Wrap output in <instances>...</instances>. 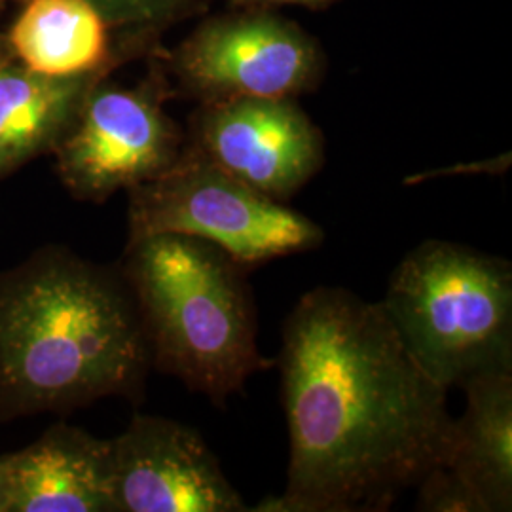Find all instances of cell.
<instances>
[{"mask_svg":"<svg viewBox=\"0 0 512 512\" xmlns=\"http://www.w3.org/2000/svg\"><path fill=\"white\" fill-rule=\"evenodd\" d=\"M285 492L251 511H387L446 463L448 389L404 348L380 304L340 287L304 294L283 325Z\"/></svg>","mask_w":512,"mask_h":512,"instance_id":"6da1fadb","label":"cell"},{"mask_svg":"<svg viewBox=\"0 0 512 512\" xmlns=\"http://www.w3.org/2000/svg\"><path fill=\"white\" fill-rule=\"evenodd\" d=\"M150 366L120 272L59 245L0 272V420L135 399Z\"/></svg>","mask_w":512,"mask_h":512,"instance_id":"7a4b0ae2","label":"cell"},{"mask_svg":"<svg viewBox=\"0 0 512 512\" xmlns=\"http://www.w3.org/2000/svg\"><path fill=\"white\" fill-rule=\"evenodd\" d=\"M120 274L147 338L150 363L222 404L266 370L247 268L183 234L129 238Z\"/></svg>","mask_w":512,"mask_h":512,"instance_id":"3957f363","label":"cell"},{"mask_svg":"<svg viewBox=\"0 0 512 512\" xmlns=\"http://www.w3.org/2000/svg\"><path fill=\"white\" fill-rule=\"evenodd\" d=\"M414 361L444 389L512 372V268L444 239L404 256L378 302Z\"/></svg>","mask_w":512,"mask_h":512,"instance_id":"277c9868","label":"cell"},{"mask_svg":"<svg viewBox=\"0 0 512 512\" xmlns=\"http://www.w3.org/2000/svg\"><path fill=\"white\" fill-rule=\"evenodd\" d=\"M128 200L129 238L203 239L247 270L317 249L325 239L310 217L234 179L188 145L162 175L128 190Z\"/></svg>","mask_w":512,"mask_h":512,"instance_id":"5b68a950","label":"cell"},{"mask_svg":"<svg viewBox=\"0 0 512 512\" xmlns=\"http://www.w3.org/2000/svg\"><path fill=\"white\" fill-rule=\"evenodd\" d=\"M183 137L156 84L122 88L99 80L52 156L78 202L103 203L162 175L183 152Z\"/></svg>","mask_w":512,"mask_h":512,"instance_id":"8992f818","label":"cell"},{"mask_svg":"<svg viewBox=\"0 0 512 512\" xmlns=\"http://www.w3.org/2000/svg\"><path fill=\"white\" fill-rule=\"evenodd\" d=\"M323 57L298 25L270 14L215 19L173 57L184 92L202 103L230 97H294L311 90Z\"/></svg>","mask_w":512,"mask_h":512,"instance_id":"52a82bcc","label":"cell"},{"mask_svg":"<svg viewBox=\"0 0 512 512\" xmlns=\"http://www.w3.org/2000/svg\"><path fill=\"white\" fill-rule=\"evenodd\" d=\"M188 147L234 179L287 203L325 164V141L293 97L202 103Z\"/></svg>","mask_w":512,"mask_h":512,"instance_id":"ba28073f","label":"cell"},{"mask_svg":"<svg viewBox=\"0 0 512 512\" xmlns=\"http://www.w3.org/2000/svg\"><path fill=\"white\" fill-rule=\"evenodd\" d=\"M116 512L251 511L198 431L137 414L110 439Z\"/></svg>","mask_w":512,"mask_h":512,"instance_id":"9c48e42d","label":"cell"},{"mask_svg":"<svg viewBox=\"0 0 512 512\" xmlns=\"http://www.w3.org/2000/svg\"><path fill=\"white\" fill-rule=\"evenodd\" d=\"M6 458V512H116L110 440L55 423Z\"/></svg>","mask_w":512,"mask_h":512,"instance_id":"30bf717a","label":"cell"},{"mask_svg":"<svg viewBox=\"0 0 512 512\" xmlns=\"http://www.w3.org/2000/svg\"><path fill=\"white\" fill-rule=\"evenodd\" d=\"M109 73L44 76L16 59L0 65V179L52 154L88 92Z\"/></svg>","mask_w":512,"mask_h":512,"instance_id":"8fae6325","label":"cell"},{"mask_svg":"<svg viewBox=\"0 0 512 512\" xmlns=\"http://www.w3.org/2000/svg\"><path fill=\"white\" fill-rule=\"evenodd\" d=\"M467 406L454 420L446 465L475 492L486 512L512 509V372L480 376L463 387Z\"/></svg>","mask_w":512,"mask_h":512,"instance_id":"7c38bea8","label":"cell"},{"mask_svg":"<svg viewBox=\"0 0 512 512\" xmlns=\"http://www.w3.org/2000/svg\"><path fill=\"white\" fill-rule=\"evenodd\" d=\"M110 25L86 0H23L6 33L14 59L44 76L110 71Z\"/></svg>","mask_w":512,"mask_h":512,"instance_id":"4fadbf2b","label":"cell"},{"mask_svg":"<svg viewBox=\"0 0 512 512\" xmlns=\"http://www.w3.org/2000/svg\"><path fill=\"white\" fill-rule=\"evenodd\" d=\"M110 29L154 31L183 16L188 0H86Z\"/></svg>","mask_w":512,"mask_h":512,"instance_id":"5bb4252c","label":"cell"},{"mask_svg":"<svg viewBox=\"0 0 512 512\" xmlns=\"http://www.w3.org/2000/svg\"><path fill=\"white\" fill-rule=\"evenodd\" d=\"M416 488V511L486 512L475 492L446 463L425 473Z\"/></svg>","mask_w":512,"mask_h":512,"instance_id":"9a60e30c","label":"cell"},{"mask_svg":"<svg viewBox=\"0 0 512 512\" xmlns=\"http://www.w3.org/2000/svg\"><path fill=\"white\" fill-rule=\"evenodd\" d=\"M6 486H8L6 458L0 456V512H6Z\"/></svg>","mask_w":512,"mask_h":512,"instance_id":"2e32d148","label":"cell"},{"mask_svg":"<svg viewBox=\"0 0 512 512\" xmlns=\"http://www.w3.org/2000/svg\"><path fill=\"white\" fill-rule=\"evenodd\" d=\"M6 4L4 2H0V12H2V8H4ZM10 59H14V55H12V50H10V44H8V38H6V33L4 31H0V65H4L6 61H10Z\"/></svg>","mask_w":512,"mask_h":512,"instance_id":"e0dca14e","label":"cell"},{"mask_svg":"<svg viewBox=\"0 0 512 512\" xmlns=\"http://www.w3.org/2000/svg\"><path fill=\"white\" fill-rule=\"evenodd\" d=\"M255 2H272V4H306V6H313V4H325L329 0H255Z\"/></svg>","mask_w":512,"mask_h":512,"instance_id":"ac0fdd59","label":"cell"},{"mask_svg":"<svg viewBox=\"0 0 512 512\" xmlns=\"http://www.w3.org/2000/svg\"><path fill=\"white\" fill-rule=\"evenodd\" d=\"M0 2H4V4H8V2H12V0H0Z\"/></svg>","mask_w":512,"mask_h":512,"instance_id":"d6986e66","label":"cell"}]
</instances>
